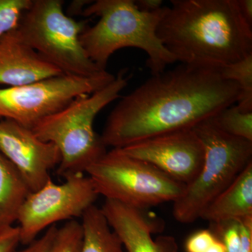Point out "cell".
Returning a JSON list of instances; mask_svg holds the SVG:
<instances>
[{
  "instance_id": "26",
  "label": "cell",
  "mask_w": 252,
  "mask_h": 252,
  "mask_svg": "<svg viewBox=\"0 0 252 252\" xmlns=\"http://www.w3.org/2000/svg\"><path fill=\"white\" fill-rule=\"evenodd\" d=\"M135 2L140 11L151 13L161 9L163 1L162 0H137Z\"/></svg>"
},
{
  "instance_id": "23",
  "label": "cell",
  "mask_w": 252,
  "mask_h": 252,
  "mask_svg": "<svg viewBox=\"0 0 252 252\" xmlns=\"http://www.w3.org/2000/svg\"><path fill=\"white\" fill-rule=\"evenodd\" d=\"M58 230L59 228L56 225H51L41 238L36 239L23 250L14 252H50L54 245Z\"/></svg>"
},
{
  "instance_id": "27",
  "label": "cell",
  "mask_w": 252,
  "mask_h": 252,
  "mask_svg": "<svg viewBox=\"0 0 252 252\" xmlns=\"http://www.w3.org/2000/svg\"><path fill=\"white\" fill-rule=\"evenodd\" d=\"M238 4L244 20L252 27V0H238Z\"/></svg>"
},
{
  "instance_id": "25",
  "label": "cell",
  "mask_w": 252,
  "mask_h": 252,
  "mask_svg": "<svg viewBox=\"0 0 252 252\" xmlns=\"http://www.w3.org/2000/svg\"><path fill=\"white\" fill-rule=\"evenodd\" d=\"M241 246L240 252H252V217L240 220Z\"/></svg>"
},
{
  "instance_id": "29",
  "label": "cell",
  "mask_w": 252,
  "mask_h": 252,
  "mask_svg": "<svg viewBox=\"0 0 252 252\" xmlns=\"http://www.w3.org/2000/svg\"><path fill=\"white\" fill-rule=\"evenodd\" d=\"M205 252H226V250L223 243L217 237L216 240Z\"/></svg>"
},
{
  "instance_id": "7",
  "label": "cell",
  "mask_w": 252,
  "mask_h": 252,
  "mask_svg": "<svg viewBox=\"0 0 252 252\" xmlns=\"http://www.w3.org/2000/svg\"><path fill=\"white\" fill-rule=\"evenodd\" d=\"M98 195L140 210L175 202L186 185L148 162L112 149L86 170Z\"/></svg>"
},
{
  "instance_id": "19",
  "label": "cell",
  "mask_w": 252,
  "mask_h": 252,
  "mask_svg": "<svg viewBox=\"0 0 252 252\" xmlns=\"http://www.w3.org/2000/svg\"><path fill=\"white\" fill-rule=\"evenodd\" d=\"M32 0H0V40L1 38L17 29L23 14Z\"/></svg>"
},
{
  "instance_id": "5",
  "label": "cell",
  "mask_w": 252,
  "mask_h": 252,
  "mask_svg": "<svg viewBox=\"0 0 252 252\" xmlns=\"http://www.w3.org/2000/svg\"><path fill=\"white\" fill-rule=\"evenodd\" d=\"M205 158L198 175L173 202V216L182 223L200 219L205 209L252 161V142L220 130L210 120L194 126Z\"/></svg>"
},
{
  "instance_id": "8",
  "label": "cell",
  "mask_w": 252,
  "mask_h": 252,
  "mask_svg": "<svg viewBox=\"0 0 252 252\" xmlns=\"http://www.w3.org/2000/svg\"><path fill=\"white\" fill-rule=\"evenodd\" d=\"M107 72L82 77L62 74L26 85L0 89V120L8 119L32 129L44 118L112 82Z\"/></svg>"
},
{
  "instance_id": "20",
  "label": "cell",
  "mask_w": 252,
  "mask_h": 252,
  "mask_svg": "<svg viewBox=\"0 0 252 252\" xmlns=\"http://www.w3.org/2000/svg\"><path fill=\"white\" fill-rule=\"evenodd\" d=\"M82 237L81 223L74 220H69L58 230L50 252H79Z\"/></svg>"
},
{
  "instance_id": "22",
  "label": "cell",
  "mask_w": 252,
  "mask_h": 252,
  "mask_svg": "<svg viewBox=\"0 0 252 252\" xmlns=\"http://www.w3.org/2000/svg\"><path fill=\"white\" fill-rule=\"evenodd\" d=\"M217 236L211 230H200L193 233L185 244L187 252H205L216 240Z\"/></svg>"
},
{
  "instance_id": "21",
  "label": "cell",
  "mask_w": 252,
  "mask_h": 252,
  "mask_svg": "<svg viewBox=\"0 0 252 252\" xmlns=\"http://www.w3.org/2000/svg\"><path fill=\"white\" fill-rule=\"evenodd\" d=\"M211 230L223 243L226 252H240L241 246L240 220L212 223Z\"/></svg>"
},
{
  "instance_id": "12",
  "label": "cell",
  "mask_w": 252,
  "mask_h": 252,
  "mask_svg": "<svg viewBox=\"0 0 252 252\" xmlns=\"http://www.w3.org/2000/svg\"><path fill=\"white\" fill-rule=\"evenodd\" d=\"M63 73L39 56L15 30L0 40V84L26 85Z\"/></svg>"
},
{
  "instance_id": "10",
  "label": "cell",
  "mask_w": 252,
  "mask_h": 252,
  "mask_svg": "<svg viewBox=\"0 0 252 252\" xmlns=\"http://www.w3.org/2000/svg\"><path fill=\"white\" fill-rule=\"evenodd\" d=\"M121 149L186 186L198 175L205 158L203 142L193 128L155 136Z\"/></svg>"
},
{
  "instance_id": "6",
  "label": "cell",
  "mask_w": 252,
  "mask_h": 252,
  "mask_svg": "<svg viewBox=\"0 0 252 252\" xmlns=\"http://www.w3.org/2000/svg\"><path fill=\"white\" fill-rule=\"evenodd\" d=\"M89 21H76L63 9L61 0H32L17 31L23 40L64 74L89 77L104 71L81 45L80 36Z\"/></svg>"
},
{
  "instance_id": "17",
  "label": "cell",
  "mask_w": 252,
  "mask_h": 252,
  "mask_svg": "<svg viewBox=\"0 0 252 252\" xmlns=\"http://www.w3.org/2000/svg\"><path fill=\"white\" fill-rule=\"evenodd\" d=\"M219 70L223 79L234 81L240 88L236 104L238 108L243 112H252V54Z\"/></svg>"
},
{
  "instance_id": "3",
  "label": "cell",
  "mask_w": 252,
  "mask_h": 252,
  "mask_svg": "<svg viewBox=\"0 0 252 252\" xmlns=\"http://www.w3.org/2000/svg\"><path fill=\"white\" fill-rule=\"evenodd\" d=\"M167 10V6H162L154 12H144L133 0L92 1L81 14L99 19L81 33V45L89 59L102 70H106L109 59L118 50L140 49L148 56L147 66L152 75L160 74L167 65L177 62L157 35L158 26Z\"/></svg>"
},
{
  "instance_id": "15",
  "label": "cell",
  "mask_w": 252,
  "mask_h": 252,
  "mask_svg": "<svg viewBox=\"0 0 252 252\" xmlns=\"http://www.w3.org/2000/svg\"><path fill=\"white\" fill-rule=\"evenodd\" d=\"M31 193L18 169L0 152V230L12 226Z\"/></svg>"
},
{
  "instance_id": "2",
  "label": "cell",
  "mask_w": 252,
  "mask_h": 252,
  "mask_svg": "<svg viewBox=\"0 0 252 252\" xmlns=\"http://www.w3.org/2000/svg\"><path fill=\"white\" fill-rule=\"evenodd\" d=\"M157 28L167 51L182 64L220 68L252 54V27L238 0H172Z\"/></svg>"
},
{
  "instance_id": "18",
  "label": "cell",
  "mask_w": 252,
  "mask_h": 252,
  "mask_svg": "<svg viewBox=\"0 0 252 252\" xmlns=\"http://www.w3.org/2000/svg\"><path fill=\"white\" fill-rule=\"evenodd\" d=\"M210 120L225 133L252 142V112H243L233 104L221 109Z\"/></svg>"
},
{
  "instance_id": "4",
  "label": "cell",
  "mask_w": 252,
  "mask_h": 252,
  "mask_svg": "<svg viewBox=\"0 0 252 252\" xmlns=\"http://www.w3.org/2000/svg\"><path fill=\"white\" fill-rule=\"evenodd\" d=\"M130 78L127 69H122L108 85L74 99L32 129L38 138L54 144L59 149L61 160L58 175L64 179L84 174L107 153L100 135L94 130V119L104 107L121 97Z\"/></svg>"
},
{
  "instance_id": "9",
  "label": "cell",
  "mask_w": 252,
  "mask_h": 252,
  "mask_svg": "<svg viewBox=\"0 0 252 252\" xmlns=\"http://www.w3.org/2000/svg\"><path fill=\"white\" fill-rule=\"evenodd\" d=\"M98 194L84 174L69 176L61 185L52 179L32 192L18 212L21 243L28 245L42 230L64 220L81 217L94 205Z\"/></svg>"
},
{
  "instance_id": "16",
  "label": "cell",
  "mask_w": 252,
  "mask_h": 252,
  "mask_svg": "<svg viewBox=\"0 0 252 252\" xmlns=\"http://www.w3.org/2000/svg\"><path fill=\"white\" fill-rule=\"evenodd\" d=\"M81 218L83 237L79 252H126L101 208L92 205Z\"/></svg>"
},
{
  "instance_id": "28",
  "label": "cell",
  "mask_w": 252,
  "mask_h": 252,
  "mask_svg": "<svg viewBox=\"0 0 252 252\" xmlns=\"http://www.w3.org/2000/svg\"><path fill=\"white\" fill-rule=\"evenodd\" d=\"M92 1H75L72 3L69 7L70 14H82L83 11L85 9L86 5L90 4Z\"/></svg>"
},
{
  "instance_id": "14",
  "label": "cell",
  "mask_w": 252,
  "mask_h": 252,
  "mask_svg": "<svg viewBox=\"0 0 252 252\" xmlns=\"http://www.w3.org/2000/svg\"><path fill=\"white\" fill-rule=\"evenodd\" d=\"M252 217V161L207 205L200 219L212 223Z\"/></svg>"
},
{
  "instance_id": "13",
  "label": "cell",
  "mask_w": 252,
  "mask_h": 252,
  "mask_svg": "<svg viewBox=\"0 0 252 252\" xmlns=\"http://www.w3.org/2000/svg\"><path fill=\"white\" fill-rule=\"evenodd\" d=\"M101 210L126 252H161L152 237L158 228L146 210L108 199Z\"/></svg>"
},
{
  "instance_id": "24",
  "label": "cell",
  "mask_w": 252,
  "mask_h": 252,
  "mask_svg": "<svg viewBox=\"0 0 252 252\" xmlns=\"http://www.w3.org/2000/svg\"><path fill=\"white\" fill-rule=\"evenodd\" d=\"M21 243L18 227H8L0 230V252H14Z\"/></svg>"
},
{
  "instance_id": "11",
  "label": "cell",
  "mask_w": 252,
  "mask_h": 252,
  "mask_svg": "<svg viewBox=\"0 0 252 252\" xmlns=\"http://www.w3.org/2000/svg\"><path fill=\"white\" fill-rule=\"evenodd\" d=\"M0 152L18 169L31 193L51 179L50 172L61 160L54 144L41 140L31 128L8 119L0 120Z\"/></svg>"
},
{
  "instance_id": "1",
  "label": "cell",
  "mask_w": 252,
  "mask_h": 252,
  "mask_svg": "<svg viewBox=\"0 0 252 252\" xmlns=\"http://www.w3.org/2000/svg\"><path fill=\"white\" fill-rule=\"evenodd\" d=\"M240 89L220 70L182 64L154 74L123 97L100 135L105 147L122 149L194 126L238 102Z\"/></svg>"
}]
</instances>
